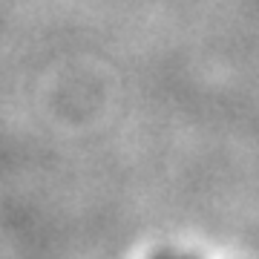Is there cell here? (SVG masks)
I'll return each instance as SVG.
<instances>
[]
</instances>
